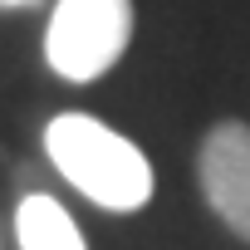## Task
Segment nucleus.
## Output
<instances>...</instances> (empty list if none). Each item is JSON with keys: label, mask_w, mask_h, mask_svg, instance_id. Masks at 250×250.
Wrapping results in <instances>:
<instances>
[{"label": "nucleus", "mask_w": 250, "mask_h": 250, "mask_svg": "<svg viewBox=\"0 0 250 250\" xmlns=\"http://www.w3.org/2000/svg\"><path fill=\"white\" fill-rule=\"evenodd\" d=\"M44 152L54 172L103 211L128 216L152 201L157 177H152L147 152L93 113H54L44 123Z\"/></svg>", "instance_id": "obj_1"}, {"label": "nucleus", "mask_w": 250, "mask_h": 250, "mask_svg": "<svg viewBox=\"0 0 250 250\" xmlns=\"http://www.w3.org/2000/svg\"><path fill=\"white\" fill-rule=\"evenodd\" d=\"M133 40V0H54L44 25V64L64 83L103 79Z\"/></svg>", "instance_id": "obj_2"}, {"label": "nucleus", "mask_w": 250, "mask_h": 250, "mask_svg": "<svg viewBox=\"0 0 250 250\" xmlns=\"http://www.w3.org/2000/svg\"><path fill=\"white\" fill-rule=\"evenodd\" d=\"M5 10H20V5H35V0H0Z\"/></svg>", "instance_id": "obj_5"}, {"label": "nucleus", "mask_w": 250, "mask_h": 250, "mask_svg": "<svg viewBox=\"0 0 250 250\" xmlns=\"http://www.w3.org/2000/svg\"><path fill=\"white\" fill-rule=\"evenodd\" d=\"M15 240L20 250H88L79 221L49 196V191H25L15 206Z\"/></svg>", "instance_id": "obj_4"}, {"label": "nucleus", "mask_w": 250, "mask_h": 250, "mask_svg": "<svg viewBox=\"0 0 250 250\" xmlns=\"http://www.w3.org/2000/svg\"><path fill=\"white\" fill-rule=\"evenodd\" d=\"M196 182H201V196L216 211V221L230 235L250 240V123L226 118L201 138Z\"/></svg>", "instance_id": "obj_3"}]
</instances>
